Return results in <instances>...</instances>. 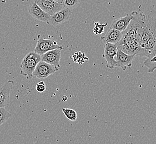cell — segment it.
<instances>
[{"label":"cell","mask_w":156,"mask_h":144,"mask_svg":"<svg viewBox=\"0 0 156 144\" xmlns=\"http://www.w3.org/2000/svg\"><path fill=\"white\" fill-rule=\"evenodd\" d=\"M131 13L133 15L131 21L125 31L122 32V38L116 45L125 53L136 56L140 47L139 35L147 16L137 11Z\"/></svg>","instance_id":"1"},{"label":"cell","mask_w":156,"mask_h":144,"mask_svg":"<svg viewBox=\"0 0 156 144\" xmlns=\"http://www.w3.org/2000/svg\"><path fill=\"white\" fill-rule=\"evenodd\" d=\"M41 61V56L32 51L27 54L20 64V73L27 79H31L36 66Z\"/></svg>","instance_id":"2"},{"label":"cell","mask_w":156,"mask_h":144,"mask_svg":"<svg viewBox=\"0 0 156 144\" xmlns=\"http://www.w3.org/2000/svg\"><path fill=\"white\" fill-rule=\"evenodd\" d=\"M54 50H63V48L57 44L55 41L44 39L41 37V35L38 36L37 44L34 50L35 53L42 56L47 52Z\"/></svg>","instance_id":"3"},{"label":"cell","mask_w":156,"mask_h":144,"mask_svg":"<svg viewBox=\"0 0 156 144\" xmlns=\"http://www.w3.org/2000/svg\"><path fill=\"white\" fill-rule=\"evenodd\" d=\"M58 70V68L41 60L38 63L32 74L33 78L43 79L52 75Z\"/></svg>","instance_id":"4"},{"label":"cell","mask_w":156,"mask_h":144,"mask_svg":"<svg viewBox=\"0 0 156 144\" xmlns=\"http://www.w3.org/2000/svg\"><path fill=\"white\" fill-rule=\"evenodd\" d=\"M117 46L116 44L105 43L104 46L103 57L106 62V67L110 69L116 67L115 58L117 54Z\"/></svg>","instance_id":"5"},{"label":"cell","mask_w":156,"mask_h":144,"mask_svg":"<svg viewBox=\"0 0 156 144\" xmlns=\"http://www.w3.org/2000/svg\"><path fill=\"white\" fill-rule=\"evenodd\" d=\"M34 2L50 16L65 7L64 5L57 3L53 0H34Z\"/></svg>","instance_id":"6"},{"label":"cell","mask_w":156,"mask_h":144,"mask_svg":"<svg viewBox=\"0 0 156 144\" xmlns=\"http://www.w3.org/2000/svg\"><path fill=\"white\" fill-rule=\"evenodd\" d=\"M72 15L71 9L65 7L59 11L50 16L47 23L51 25L57 26L61 25L69 21Z\"/></svg>","instance_id":"7"},{"label":"cell","mask_w":156,"mask_h":144,"mask_svg":"<svg viewBox=\"0 0 156 144\" xmlns=\"http://www.w3.org/2000/svg\"><path fill=\"white\" fill-rule=\"evenodd\" d=\"M135 56H136L134 54H127L123 52L119 48H117V54L115 58L116 67L121 68L123 71L126 70L127 68H130L131 67L133 60Z\"/></svg>","instance_id":"8"},{"label":"cell","mask_w":156,"mask_h":144,"mask_svg":"<svg viewBox=\"0 0 156 144\" xmlns=\"http://www.w3.org/2000/svg\"><path fill=\"white\" fill-rule=\"evenodd\" d=\"M14 86V81L9 80L0 87V108H5L9 104L10 94Z\"/></svg>","instance_id":"9"},{"label":"cell","mask_w":156,"mask_h":144,"mask_svg":"<svg viewBox=\"0 0 156 144\" xmlns=\"http://www.w3.org/2000/svg\"><path fill=\"white\" fill-rule=\"evenodd\" d=\"M155 54H156V37L154 36L146 44L139 47L136 56L146 57L148 58Z\"/></svg>","instance_id":"10"},{"label":"cell","mask_w":156,"mask_h":144,"mask_svg":"<svg viewBox=\"0 0 156 144\" xmlns=\"http://www.w3.org/2000/svg\"><path fill=\"white\" fill-rule=\"evenodd\" d=\"M61 58V50H50L41 56V60L51 65L60 68V60Z\"/></svg>","instance_id":"11"},{"label":"cell","mask_w":156,"mask_h":144,"mask_svg":"<svg viewBox=\"0 0 156 144\" xmlns=\"http://www.w3.org/2000/svg\"><path fill=\"white\" fill-rule=\"evenodd\" d=\"M28 13L34 19L46 23L50 19V15L41 9L35 2H33L28 7Z\"/></svg>","instance_id":"12"},{"label":"cell","mask_w":156,"mask_h":144,"mask_svg":"<svg viewBox=\"0 0 156 144\" xmlns=\"http://www.w3.org/2000/svg\"><path fill=\"white\" fill-rule=\"evenodd\" d=\"M133 15L131 13L127 14L124 17L115 19V20L113 21L109 27V29H115L119 31L123 32L127 28L129 24L131 21Z\"/></svg>","instance_id":"13"},{"label":"cell","mask_w":156,"mask_h":144,"mask_svg":"<svg viewBox=\"0 0 156 144\" xmlns=\"http://www.w3.org/2000/svg\"><path fill=\"white\" fill-rule=\"evenodd\" d=\"M122 37V32L115 29H109L106 35L101 37L105 43L117 44Z\"/></svg>","instance_id":"14"},{"label":"cell","mask_w":156,"mask_h":144,"mask_svg":"<svg viewBox=\"0 0 156 144\" xmlns=\"http://www.w3.org/2000/svg\"><path fill=\"white\" fill-rule=\"evenodd\" d=\"M144 64L148 68V73H153L156 69V54L144 60Z\"/></svg>","instance_id":"15"},{"label":"cell","mask_w":156,"mask_h":144,"mask_svg":"<svg viewBox=\"0 0 156 144\" xmlns=\"http://www.w3.org/2000/svg\"><path fill=\"white\" fill-rule=\"evenodd\" d=\"M62 111L65 116L71 122H74L77 119V113L75 110L63 108Z\"/></svg>","instance_id":"16"},{"label":"cell","mask_w":156,"mask_h":144,"mask_svg":"<svg viewBox=\"0 0 156 144\" xmlns=\"http://www.w3.org/2000/svg\"><path fill=\"white\" fill-rule=\"evenodd\" d=\"M12 114L5 108H0V126L12 117Z\"/></svg>","instance_id":"17"},{"label":"cell","mask_w":156,"mask_h":144,"mask_svg":"<svg viewBox=\"0 0 156 144\" xmlns=\"http://www.w3.org/2000/svg\"><path fill=\"white\" fill-rule=\"evenodd\" d=\"M79 2V0H65L64 5L66 8L71 9L77 6Z\"/></svg>","instance_id":"18"},{"label":"cell","mask_w":156,"mask_h":144,"mask_svg":"<svg viewBox=\"0 0 156 144\" xmlns=\"http://www.w3.org/2000/svg\"><path fill=\"white\" fill-rule=\"evenodd\" d=\"M106 25L103 26L102 24H100L99 23H95V27L94 28V33L96 35H100L102 33L104 32V27Z\"/></svg>","instance_id":"19"},{"label":"cell","mask_w":156,"mask_h":144,"mask_svg":"<svg viewBox=\"0 0 156 144\" xmlns=\"http://www.w3.org/2000/svg\"><path fill=\"white\" fill-rule=\"evenodd\" d=\"M148 20L150 24V27L153 32L154 36L156 37V19L148 17Z\"/></svg>","instance_id":"20"},{"label":"cell","mask_w":156,"mask_h":144,"mask_svg":"<svg viewBox=\"0 0 156 144\" xmlns=\"http://www.w3.org/2000/svg\"><path fill=\"white\" fill-rule=\"evenodd\" d=\"M36 89L39 93H43L46 89V86L44 81H40L36 86Z\"/></svg>","instance_id":"21"},{"label":"cell","mask_w":156,"mask_h":144,"mask_svg":"<svg viewBox=\"0 0 156 144\" xmlns=\"http://www.w3.org/2000/svg\"><path fill=\"white\" fill-rule=\"evenodd\" d=\"M54 1H55L57 3H59V4H62L64 5V2L65 0H53Z\"/></svg>","instance_id":"22"},{"label":"cell","mask_w":156,"mask_h":144,"mask_svg":"<svg viewBox=\"0 0 156 144\" xmlns=\"http://www.w3.org/2000/svg\"><path fill=\"white\" fill-rule=\"evenodd\" d=\"M23 1H28V0H23Z\"/></svg>","instance_id":"23"}]
</instances>
